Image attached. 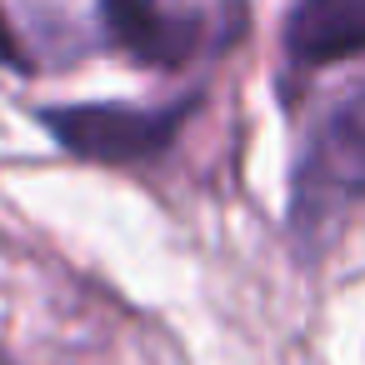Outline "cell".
Here are the masks:
<instances>
[{
	"label": "cell",
	"mask_w": 365,
	"mask_h": 365,
	"mask_svg": "<svg viewBox=\"0 0 365 365\" xmlns=\"http://www.w3.org/2000/svg\"><path fill=\"white\" fill-rule=\"evenodd\" d=\"M365 200V81L345 86L325 115L310 125L295 180H290V230L300 245H315L335 220Z\"/></svg>",
	"instance_id": "obj_1"
},
{
	"label": "cell",
	"mask_w": 365,
	"mask_h": 365,
	"mask_svg": "<svg viewBox=\"0 0 365 365\" xmlns=\"http://www.w3.org/2000/svg\"><path fill=\"white\" fill-rule=\"evenodd\" d=\"M106 36L150 71H185L245 31V0H101Z\"/></svg>",
	"instance_id": "obj_2"
},
{
	"label": "cell",
	"mask_w": 365,
	"mask_h": 365,
	"mask_svg": "<svg viewBox=\"0 0 365 365\" xmlns=\"http://www.w3.org/2000/svg\"><path fill=\"white\" fill-rule=\"evenodd\" d=\"M195 110V101H180L170 110H140V106H56L41 110L46 130L101 165H140L165 155V145L180 135L185 115Z\"/></svg>",
	"instance_id": "obj_3"
},
{
	"label": "cell",
	"mask_w": 365,
	"mask_h": 365,
	"mask_svg": "<svg viewBox=\"0 0 365 365\" xmlns=\"http://www.w3.org/2000/svg\"><path fill=\"white\" fill-rule=\"evenodd\" d=\"M365 51V0H295L285 21V56L295 71L335 66Z\"/></svg>",
	"instance_id": "obj_4"
},
{
	"label": "cell",
	"mask_w": 365,
	"mask_h": 365,
	"mask_svg": "<svg viewBox=\"0 0 365 365\" xmlns=\"http://www.w3.org/2000/svg\"><path fill=\"white\" fill-rule=\"evenodd\" d=\"M0 61H11V66H21V71L31 66V61H26V51L16 46V31L6 26V16H0Z\"/></svg>",
	"instance_id": "obj_5"
},
{
	"label": "cell",
	"mask_w": 365,
	"mask_h": 365,
	"mask_svg": "<svg viewBox=\"0 0 365 365\" xmlns=\"http://www.w3.org/2000/svg\"><path fill=\"white\" fill-rule=\"evenodd\" d=\"M0 365H16V360H11V355H0Z\"/></svg>",
	"instance_id": "obj_6"
}]
</instances>
